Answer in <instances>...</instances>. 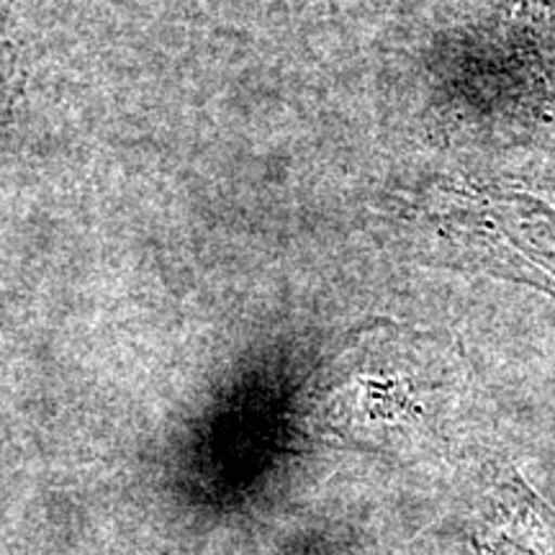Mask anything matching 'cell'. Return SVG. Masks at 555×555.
<instances>
[{"label": "cell", "mask_w": 555, "mask_h": 555, "mask_svg": "<svg viewBox=\"0 0 555 555\" xmlns=\"http://www.w3.org/2000/svg\"><path fill=\"white\" fill-rule=\"evenodd\" d=\"M470 540L478 555H555V509L515 468H502L486 491Z\"/></svg>", "instance_id": "6da1fadb"}]
</instances>
